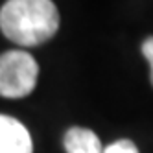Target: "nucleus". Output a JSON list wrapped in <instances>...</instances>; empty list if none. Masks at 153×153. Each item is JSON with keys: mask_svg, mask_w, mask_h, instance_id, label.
<instances>
[{"mask_svg": "<svg viewBox=\"0 0 153 153\" xmlns=\"http://www.w3.org/2000/svg\"><path fill=\"white\" fill-rule=\"evenodd\" d=\"M57 28L59 13L52 0H7L0 9V30L19 46H39Z\"/></svg>", "mask_w": 153, "mask_h": 153, "instance_id": "obj_1", "label": "nucleus"}, {"mask_svg": "<svg viewBox=\"0 0 153 153\" xmlns=\"http://www.w3.org/2000/svg\"><path fill=\"white\" fill-rule=\"evenodd\" d=\"M39 76L37 61L22 50H9L0 56V96L24 98L35 89Z\"/></svg>", "mask_w": 153, "mask_h": 153, "instance_id": "obj_2", "label": "nucleus"}, {"mask_svg": "<svg viewBox=\"0 0 153 153\" xmlns=\"http://www.w3.org/2000/svg\"><path fill=\"white\" fill-rule=\"evenodd\" d=\"M31 137L17 118L0 114V153H31Z\"/></svg>", "mask_w": 153, "mask_h": 153, "instance_id": "obj_3", "label": "nucleus"}, {"mask_svg": "<svg viewBox=\"0 0 153 153\" xmlns=\"http://www.w3.org/2000/svg\"><path fill=\"white\" fill-rule=\"evenodd\" d=\"M67 153H103L102 142L94 131L85 127H72L65 135Z\"/></svg>", "mask_w": 153, "mask_h": 153, "instance_id": "obj_4", "label": "nucleus"}, {"mask_svg": "<svg viewBox=\"0 0 153 153\" xmlns=\"http://www.w3.org/2000/svg\"><path fill=\"white\" fill-rule=\"evenodd\" d=\"M103 153H138V149H137V146L131 140L122 138V140L113 142L111 146H107L103 149Z\"/></svg>", "mask_w": 153, "mask_h": 153, "instance_id": "obj_5", "label": "nucleus"}, {"mask_svg": "<svg viewBox=\"0 0 153 153\" xmlns=\"http://www.w3.org/2000/svg\"><path fill=\"white\" fill-rule=\"evenodd\" d=\"M142 53H144V57L148 59L149 63V79H151V85H153V35L144 39V42H142Z\"/></svg>", "mask_w": 153, "mask_h": 153, "instance_id": "obj_6", "label": "nucleus"}]
</instances>
